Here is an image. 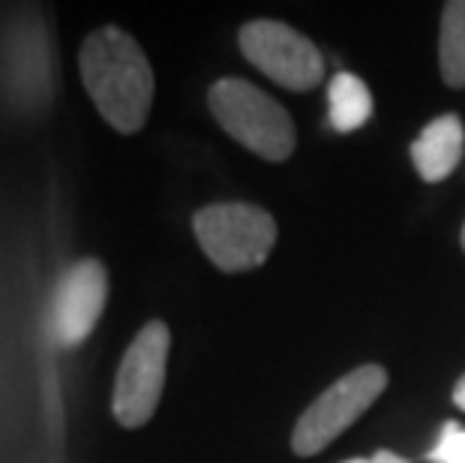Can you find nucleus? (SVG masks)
<instances>
[{
	"instance_id": "9b49d317",
	"label": "nucleus",
	"mask_w": 465,
	"mask_h": 463,
	"mask_svg": "<svg viewBox=\"0 0 465 463\" xmlns=\"http://www.w3.org/2000/svg\"><path fill=\"white\" fill-rule=\"evenodd\" d=\"M430 463H465V428L457 421H448L441 430L439 446L430 451Z\"/></svg>"
},
{
	"instance_id": "4468645a",
	"label": "nucleus",
	"mask_w": 465,
	"mask_h": 463,
	"mask_svg": "<svg viewBox=\"0 0 465 463\" xmlns=\"http://www.w3.org/2000/svg\"><path fill=\"white\" fill-rule=\"evenodd\" d=\"M345 463H370V460H363V458H354V460H345Z\"/></svg>"
},
{
	"instance_id": "6e6552de",
	"label": "nucleus",
	"mask_w": 465,
	"mask_h": 463,
	"mask_svg": "<svg viewBox=\"0 0 465 463\" xmlns=\"http://www.w3.org/2000/svg\"><path fill=\"white\" fill-rule=\"evenodd\" d=\"M465 147V126L457 115H441L432 124L423 126V133L411 145L414 169L423 181H444L462 160Z\"/></svg>"
},
{
	"instance_id": "1a4fd4ad",
	"label": "nucleus",
	"mask_w": 465,
	"mask_h": 463,
	"mask_svg": "<svg viewBox=\"0 0 465 463\" xmlns=\"http://www.w3.org/2000/svg\"><path fill=\"white\" fill-rule=\"evenodd\" d=\"M331 126L336 133H354L372 117V94L354 73H336L328 91Z\"/></svg>"
},
{
	"instance_id": "423d86ee",
	"label": "nucleus",
	"mask_w": 465,
	"mask_h": 463,
	"mask_svg": "<svg viewBox=\"0 0 465 463\" xmlns=\"http://www.w3.org/2000/svg\"><path fill=\"white\" fill-rule=\"evenodd\" d=\"M241 52L267 78L289 91H310L324 75L319 48L294 27L271 18H259L241 27Z\"/></svg>"
},
{
	"instance_id": "2eb2a0df",
	"label": "nucleus",
	"mask_w": 465,
	"mask_h": 463,
	"mask_svg": "<svg viewBox=\"0 0 465 463\" xmlns=\"http://www.w3.org/2000/svg\"><path fill=\"white\" fill-rule=\"evenodd\" d=\"M460 241H462V250H465V226H462V235H460Z\"/></svg>"
},
{
	"instance_id": "39448f33",
	"label": "nucleus",
	"mask_w": 465,
	"mask_h": 463,
	"mask_svg": "<svg viewBox=\"0 0 465 463\" xmlns=\"http://www.w3.org/2000/svg\"><path fill=\"white\" fill-rule=\"evenodd\" d=\"M172 352V331L153 319L135 334L126 356L117 367L112 412L121 428H142L153 418L165 388V367Z\"/></svg>"
},
{
	"instance_id": "9d476101",
	"label": "nucleus",
	"mask_w": 465,
	"mask_h": 463,
	"mask_svg": "<svg viewBox=\"0 0 465 463\" xmlns=\"http://www.w3.org/2000/svg\"><path fill=\"white\" fill-rule=\"evenodd\" d=\"M439 70L450 87H465V0H450L441 15Z\"/></svg>"
},
{
	"instance_id": "ddd939ff",
	"label": "nucleus",
	"mask_w": 465,
	"mask_h": 463,
	"mask_svg": "<svg viewBox=\"0 0 465 463\" xmlns=\"http://www.w3.org/2000/svg\"><path fill=\"white\" fill-rule=\"evenodd\" d=\"M453 403H457L460 409H465V377L457 382V388H453Z\"/></svg>"
},
{
	"instance_id": "f03ea898",
	"label": "nucleus",
	"mask_w": 465,
	"mask_h": 463,
	"mask_svg": "<svg viewBox=\"0 0 465 463\" xmlns=\"http://www.w3.org/2000/svg\"><path fill=\"white\" fill-rule=\"evenodd\" d=\"M216 124L262 160L282 163L294 151V124L289 112L243 78H220L207 91Z\"/></svg>"
},
{
	"instance_id": "f257e3e1",
	"label": "nucleus",
	"mask_w": 465,
	"mask_h": 463,
	"mask_svg": "<svg viewBox=\"0 0 465 463\" xmlns=\"http://www.w3.org/2000/svg\"><path fill=\"white\" fill-rule=\"evenodd\" d=\"M78 70L108 124L117 133L133 136L144 126L153 103V70L142 45L121 27H100L82 43Z\"/></svg>"
},
{
	"instance_id": "f8f14e48",
	"label": "nucleus",
	"mask_w": 465,
	"mask_h": 463,
	"mask_svg": "<svg viewBox=\"0 0 465 463\" xmlns=\"http://www.w3.org/2000/svg\"><path fill=\"white\" fill-rule=\"evenodd\" d=\"M370 463H409V460L393 455V451H375V455L370 458Z\"/></svg>"
},
{
	"instance_id": "0eeeda50",
	"label": "nucleus",
	"mask_w": 465,
	"mask_h": 463,
	"mask_svg": "<svg viewBox=\"0 0 465 463\" xmlns=\"http://www.w3.org/2000/svg\"><path fill=\"white\" fill-rule=\"evenodd\" d=\"M108 298V274L103 262L82 259L66 268L52 298V334L64 349L91 337Z\"/></svg>"
},
{
	"instance_id": "20e7f679",
	"label": "nucleus",
	"mask_w": 465,
	"mask_h": 463,
	"mask_svg": "<svg viewBox=\"0 0 465 463\" xmlns=\"http://www.w3.org/2000/svg\"><path fill=\"white\" fill-rule=\"evenodd\" d=\"M384 388H388V370L379 367V364H363V367L336 379L322 398H315L312 407L294 425V455L312 458L324 451L342 430H349L379 400Z\"/></svg>"
},
{
	"instance_id": "7ed1b4c3",
	"label": "nucleus",
	"mask_w": 465,
	"mask_h": 463,
	"mask_svg": "<svg viewBox=\"0 0 465 463\" xmlns=\"http://www.w3.org/2000/svg\"><path fill=\"white\" fill-rule=\"evenodd\" d=\"M193 232L207 259L229 274L259 268L276 244V220L246 202L207 205L193 216Z\"/></svg>"
}]
</instances>
